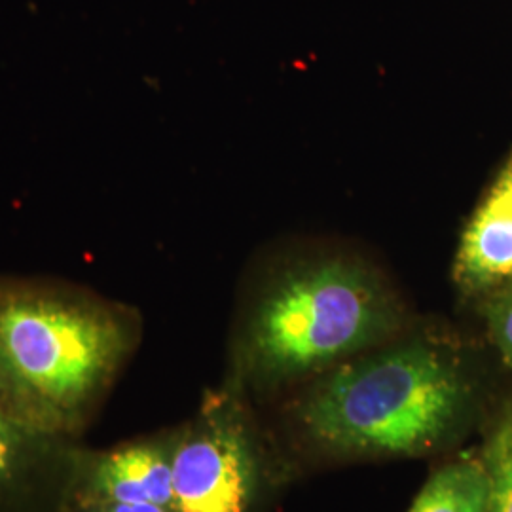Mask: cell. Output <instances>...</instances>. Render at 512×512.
<instances>
[{"instance_id":"7","label":"cell","mask_w":512,"mask_h":512,"mask_svg":"<svg viewBox=\"0 0 512 512\" xmlns=\"http://www.w3.org/2000/svg\"><path fill=\"white\" fill-rule=\"evenodd\" d=\"M512 279V150L467 222L454 260L465 294L492 293Z\"/></svg>"},{"instance_id":"1","label":"cell","mask_w":512,"mask_h":512,"mask_svg":"<svg viewBox=\"0 0 512 512\" xmlns=\"http://www.w3.org/2000/svg\"><path fill=\"white\" fill-rule=\"evenodd\" d=\"M141 340L131 304L61 277L0 274V412L84 442Z\"/></svg>"},{"instance_id":"11","label":"cell","mask_w":512,"mask_h":512,"mask_svg":"<svg viewBox=\"0 0 512 512\" xmlns=\"http://www.w3.org/2000/svg\"><path fill=\"white\" fill-rule=\"evenodd\" d=\"M61 512H173V509L152 503H124V501H74L65 503Z\"/></svg>"},{"instance_id":"3","label":"cell","mask_w":512,"mask_h":512,"mask_svg":"<svg viewBox=\"0 0 512 512\" xmlns=\"http://www.w3.org/2000/svg\"><path fill=\"white\" fill-rule=\"evenodd\" d=\"M401 298L346 255L294 262L268 277L239 315L226 382L245 395L319 376L404 332Z\"/></svg>"},{"instance_id":"2","label":"cell","mask_w":512,"mask_h":512,"mask_svg":"<svg viewBox=\"0 0 512 512\" xmlns=\"http://www.w3.org/2000/svg\"><path fill=\"white\" fill-rule=\"evenodd\" d=\"M473 385L454 344L401 332L319 374L296 404L310 444L336 458H416L458 433Z\"/></svg>"},{"instance_id":"4","label":"cell","mask_w":512,"mask_h":512,"mask_svg":"<svg viewBox=\"0 0 512 512\" xmlns=\"http://www.w3.org/2000/svg\"><path fill=\"white\" fill-rule=\"evenodd\" d=\"M245 397L224 382L179 425L173 512H260L272 475Z\"/></svg>"},{"instance_id":"6","label":"cell","mask_w":512,"mask_h":512,"mask_svg":"<svg viewBox=\"0 0 512 512\" xmlns=\"http://www.w3.org/2000/svg\"><path fill=\"white\" fill-rule=\"evenodd\" d=\"M80 444L40 437L0 412V512H61Z\"/></svg>"},{"instance_id":"10","label":"cell","mask_w":512,"mask_h":512,"mask_svg":"<svg viewBox=\"0 0 512 512\" xmlns=\"http://www.w3.org/2000/svg\"><path fill=\"white\" fill-rule=\"evenodd\" d=\"M486 321L495 348L503 363L512 370V279L490 293Z\"/></svg>"},{"instance_id":"8","label":"cell","mask_w":512,"mask_h":512,"mask_svg":"<svg viewBox=\"0 0 512 512\" xmlns=\"http://www.w3.org/2000/svg\"><path fill=\"white\" fill-rule=\"evenodd\" d=\"M488 473L480 458H459L435 471L408 512H486Z\"/></svg>"},{"instance_id":"9","label":"cell","mask_w":512,"mask_h":512,"mask_svg":"<svg viewBox=\"0 0 512 512\" xmlns=\"http://www.w3.org/2000/svg\"><path fill=\"white\" fill-rule=\"evenodd\" d=\"M482 461L488 473L486 512H512V416L495 427Z\"/></svg>"},{"instance_id":"5","label":"cell","mask_w":512,"mask_h":512,"mask_svg":"<svg viewBox=\"0 0 512 512\" xmlns=\"http://www.w3.org/2000/svg\"><path fill=\"white\" fill-rule=\"evenodd\" d=\"M179 425L107 448L84 442L74 454L65 503L124 501L173 509V458Z\"/></svg>"}]
</instances>
